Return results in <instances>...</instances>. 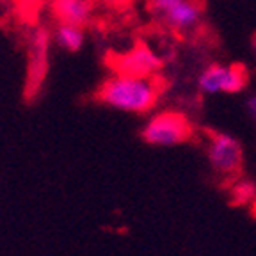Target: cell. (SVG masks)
Returning <instances> with one entry per match:
<instances>
[{
  "mask_svg": "<svg viewBox=\"0 0 256 256\" xmlns=\"http://www.w3.org/2000/svg\"><path fill=\"white\" fill-rule=\"evenodd\" d=\"M164 82L156 75H124L114 73L96 91V98L107 107L134 114H146L158 102Z\"/></svg>",
  "mask_w": 256,
  "mask_h": 256,
  "instance_id": "1",
  "label": "cell"
},
{
  "mask_svg": "<svg viewBox=\"0 0 256 256\" xmlns=\"http://www.w3.org/2000/svg\"><path fill=\"white\" fill-rule=\"evenodd\" d=\"M54 38H56L57 44L62 50H66V52H78L80 48L84 46V41H86L84 27L70 25V24H59Z\"/></svg>",
  "mask_w": 256,
  "mask_h": 256,
  "instance_id": "9",
  "label": "cell"
},
{
  "mask_svg": "<svg viewBox=\"0 0 256 256\" xmlns=\"http://www.w3.org/2000/svg\"><path fill=\"white\" fill-rule=\"evenodd\" d=\"M254 212H256V206H254Z\"/></svg>",
  "mask_w": 256,
  "mask_h": 256,
  "instance_id": "13",
  "label": "cell"
},
{
  "mask_svg": "<svg viewBox=\"0 0 256 256\" xmlns=\"http://www.w3.org/2000/svg\"><path fill=\"white\" fill-rule=\"evenodd\" d=\"M246 108H248L249 118L256 123V94H251L248 100H246Z\"/></svg>",
  "mask_w": 256,
  "mask_h": 256,
  "instance_id": "10",
  "label": "cell"
},
{
  "mask_svg": "<svg viewBox=\"0 0 256 256\" xmlns=\"http://www.w3.org/2000/svg\"><path fill=\"white\" fill-rule=\"evenodd\" d=\"M153 14L176 32H190L200 27L203 11L196 0H148Z\"/></svg>",
  "mask_w": 256,
  "mask_h": 256,
  "instance_id": "4",
  "label": "cell"
},
{
  "mask_svg": "<svg viewBox=\"0 0 256 256\" xmlns=\"http://www.w3.org/2000/svg\"><path fill=\"white\" fill-rule=\"evenodd\" d=\"M108 4H121V2H126V0H105Z\"/></svg>",
  "mask_w": 256,
  "mask_h": 256,
  "instance_id": "11",
  "label": "cell"
},
{
  "mask_svg": "<svg viewBox=\"0 0 256 256\" xmlns=\"http://www.w3.org/2000/svg\"><path fill=\"white\" fill-rule=\"evenodd\" d=\"M252 50H254V54H256V34L252 36Z\"/></svg>",
  "mask_w": 256,
  "mask_h": 256,
  "instance_id": "12",
  "label": "cell"
},
{
  "mask_svg": "<svg viewBox=\"0 0 256 256\" xmlns=\"http://www.w3.org/2000/svg\"><path fill=\"white\" fill-rule=\"evenodd\" d=\"M248 86V70L240 64L214 62L201 72L198 88L204 94H235Z\"/></svg>",
  "mask_w": 256,
  "mask_h": 256,
  "instance_id": "3",
  "label": "cell"
},
{
  "mask_svg": "<svg viewBox=\"0 0 256 256\" xmlns=\"http://www.w3.org/2000/svg\"><path fill=\"white\" fill-rule=\"evenodd\" d=\"M48 44H50V36L44 28H38L34 38H32V64H30V73L34 78L41 80L44 73V66H46V54H48Z\"/></svg>",
  "mask_w": 256,
  "mask_h": 256,
  "instance_id": "8",
  "label": "cell"
},
{
  "mask_svg": "<svg viewBox=\"0 0 256 256\" xmlns=\"http://www.w3.org/2000/svg\"><path fill=\"white\" fill-rule=\"evenodd\" d=\"M194 134L188 118L184 112L164 110L150 118L142 128L144 142L152 146H176L187 142Z\"/></svg>",
  "mask_w": 256,
  "mask_h": 256,
  "instance_id": "2",
  "label": "cell"
},
{
  "mask_svg": "<svg viewBox=\"0 0 256 256\" xmlns=\"http://www.w3.org/2000/svg\"><path fill=\"white\" fill-rule=\"evenodd\" d=\"M206 153L212 168L220 174H236L242 168L244 152H242L240 142L233 136L212 132L208 136Z\"/></svg>",
  "mask_w": 256,
  "mask_h": 256,
  "instance_id": "6",
  "label": "cell"
},
{
  "mask_svg": "<svg viewBox=\"0 0 256 256\" xmlns=\"http://www.w3.org/2000/svg\"><path fill=\"white\" fill-rule=\"evenodd\" d=\"M107 64L114 73L124 75H156L162 68V59L146 43L139 41L128 52L112 54L107 57Z\"/></svg>",
  "mask_w": 256,
  "mask_h": 256,
  "instance_id": "5",
  "label": "cell"
},
{
  "mask_svg": "<svg viewBox=\"0 0 256 256\" xmlns=\"http://www.w3.org/2000/svg\"><path fill=\"white\" fill-rule=\"evenodd\" d=\"M50 9L59 24L84 27L91 22L94 4L92 0H52Z\"/></svg>",
  "mask_w": 256,
  "mask_h": 256,
  "instance_id": "7",
  "label": "cell"
}]
</instances>
